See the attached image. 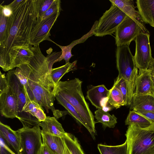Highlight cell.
<instances>
[{
	"label": "cell",
	"mask_w": 154,
	"mask_h": 154,
	"mask_svg": "<svg viewBox=\"0 0 154 154\" xmlns=\"http://www.w3.org/2000/svg\"><path fill=\"white\" fill-rule=\"evenodd\" d=\"M17 94L9 86L0 94V112L5 117L11 119L17 118Z\"/></svg>",
	"instance_id": "11"
},
{
	"label": "cell",
	"mask_w": 154,
	"mask_h": 154,
	"mask_svg": "<svg viewBox=\"0 0 154 154\" xmlns=\"http://www.w3.org/2000/svg\"><path fill=\"white\" fill-rule=\"evenodd\" d=\"M6 77L8 85L16 92L17 96V118L21 122L23 118V109L26 102L23 87L15 74L14 70L8 71Z\"/></svg>",
	"instance_id": "12"
},
{
	"label": "cell",
	"mask_w": 154,
	"mask_h": 154,
	"mask_svg": "<svg viewBox=\"0 0 154 154\" xmlns=\"http://www.w3.org/2000/svg\"><path fill=\"white\" fill-rule=\"evenodd\" d=\"M136 3L144 22L154 27V0H137Z\"/></svg>",
	"instance_id": "20"
},
{
	"label": "cell",
	"mask_w": 154,
	"mask_h": 154,
	"mask_svg": "<svg viewBox=\"0 0 154 154\" xmlns=\"http://www.w3.org/2000/svg\"><path fill=\"white\" fill-rule=\"evenodd\" d=\"M23 0H15L8 5L11 9L14 8L17 6Z\"/></svg>",
	"instance_id": "37"
},
{
	"label": "cell",
	"mask_w": 154,
	"mask_h": 154,
	"mask_svg": "<svg viewBox=\"0 0 154 154\" xmlns=\"http://www.w3.org/2000/svg\"><path fill=\"white\" fill-rule=\"evenodd\" d=\"M39 126L24 128L17 130L20 138V154H38L42 145L41 130Z\"/></svg>",
	"instance_id": "7"
},
{
	"label": "cell",
	"mask_w": 154,
	"mask_h": 154,
	"mask_svg": "<svg viewBox=\"0 0 154 154\" xmlns=\"http://www.w3.org/2000/svg\"><path fill=\"white\" fill-rule=\"evenodd\" d=\"M108 103L110 106L116 109L125 106L123 96L121 91L114 85L109 90Z\"/></svg>",
	"instance_id": "26"
},
{
	"label": "cell",
	"mask_w": 154,
	"mask_h": 154,
	"mask_svg": "<svg viewBox=\"0 0 154 154\" xmlns=\"http://www.w3.org/2000/svg\"><path fill=\"white\" fill-rule=\"evenodd\" d=\"M154 95V84L149 69L139 70L136 80L135 95Z\"/></svg>",
	"instance_id": "14"
},
{
	"label": "cell",
	"mask_w": 154,
	"mask_h": 154,
	"mask_svg": "<svg viewBox=\"0 0 154 154\" xmlns=\"http://www.w3.org/2000/svg\"><path fill=\"white\" fill-rule=\"evenodd\" d=\"M29 47L33 56L14 70L23 87L26 101H34L44 107L47 113L51 110L55 117H60L65 112L54 108L56 86L52 79L47 59L42 53L39 45Z\"/></svg>",
	"instance_id": "1"
},
{
	"label": "cell",
	"mask_w": 154,
	"mask_h": 154,
	"mask_svg": "<svg viewBox=\"0 0 154 154\" xmlns=\"http://www.w3.org/2000/svg\"><path fill=\"white\" fill-rule=\"evenodd\" d=\"M38 8V0H23L12 9L13 17L9 37L0 47V66L4 71L12 70L20 49L29 48L30 36L36 23Z\"/></svg>",
	"instance_id": "2"
},
{
	"label": "cell",
	"mask_w": 154,
	"mask_h": 154,
	"mask_svg": "<svg viewBox=\"0 0 154 154\" xmlns=\"http://www.w3.org/2000/svg\"><path fill=\"white\" fill-rule=\"evenodd\" d=\"M97 148L100 154H128L126 140L123 143L117 146L99 144Z\"/></svg>",
	"instance_id": "27"
},
{
	"label": "cell",
	"mask_w": 154,
	"mask_h": 154,
	"mask_svg": "<svg viewBox=\"0 0 154 154\" xmlns=\"http://www.w3.org/2000/svg\"><path fill=\"white\" fill-rule=\"evenodd\" d=\"M13 17V13L11 16L7 17L0 12V47L8 39Z\"/></svg>",
	"instance_id": "22"
},
{
	"label": "cell",
	"mask_w": 154,
	"mask_h": 154,
	"mask_svg": "<svg viewBox=\"0 0 154 154\" xmlns=\"http://www.w3.org/2000/svg\"><path fill=\"white\" fill-rule=\"evenodd\" d=\"M148 69L154 72V58H152L149 65Z\"/></svg>",
	"instance_id": "38"
},
{
	"label": "cell",
	"mask_w": 154,
	"mask_h": 154,
	"mask_svg": "<svg viewBox=\"0 0 154 154\" xmlns=\"http://www.w3.org/2000/svg\"><path fill=\"white\" fill-rule=\"evenodd\" d=\"M0 134L1 138L11 147L17 154H21L20 138L18 130L14 131L9 126L0 122Z\"/></svg>",
	"instance_id": "16"
},
{
	"label": "cell",
	"mask_w": 154,
	"mask_h": 154,
	"mask_svg": "<svg viewBox=\"0 0 154 154\" xmlns=\"http://www.w3.org/2000/svg\"><path fill=\"white\" fill-rule=\"evenodd\" d=\"M77 60L54 68H52L51 75L54 82L56 85L60 81L61 78L66 73L76 69Z\"/></svg>",
	"instance_id": "24"
},
{
	"label": "cell",
	"mask_w": 154,
	"mask_h": 154,
	"mask_svg": "<svg viewBox=\"0 0 154 154\" xmlns=\"http://www.w3.org/2000/svg\"><path fill=\"white\" fill-rule=\"evenodd\" d=\"M135 112L146 118L152 125H154V112H146L140 111Z\"/></svg>",
	"instance_id": "35"
},
{
	"label": "cell",
	"mask_w": 154,
	"mask_h": 154,
	"mask_svg": "<svg viewBox=\"0 0 154 154\" xmlns=\"http://www.w3.org/2000/svg\"><path fill=\"white\" fill-rule=\"evenodd\" d=\"M61 10L56 11L48 17L36 23L32 29L29 38V45H39L45 40L55 42L49 38L50 30L56 21Z\"/></svg>",
	"instance_id": "10"
},
{
	"label": "cell",
	"mask_w": 154,
	"mask_h": 154,
	"mask_svg": "<svg viewBox=\"0 0 154 154\" xmlns=\"http://www.w3.org/2000/svg\"><path fill=\"white\" fill-rule=\"evenodd\" d=\"M60 10H61V1L60 0H55L53 4L45 12L40 21L47 18L56 11Z\"/></svg>",
	"instance_id": "32"
},
{
	"label": "cell",
	"mask_w": 154,
	"mask_h": 154,
	"mask_svg": "<svg viewBox=\"0 0 154 154\" xmlns=\"http://www.w3.org/2000/svg\"><path fill=\"white\" fill-rule=\"evenodd\" d=\"M98 23V21H95L91 30L87 33L83 35L80 38L73 41L68 45L61 46L55 43V44L61 48L62 51L61 55L54 61V63L57 62H60L63 59L65 61L66 64L69 63L70 59L73 56L71 54V50L72 48L78 44L84 42L89 38L93 35H94Z\"/></svg>",
	"instance_id": "17"
},
{
	"label": "cell",
	"mask_w": 154,
	"mask_h": 154,
	"mask_svg": "<svg viewBox=\"0 0 154 154\" xmlns=\"http://www.w3.org/2000/svg\"><path fill=\"white\" fill-rule=\"evenodd\" d=\"M94 117L98 122L103 125L104 129L106 127L113 128L117 124V118L114 115H111L108 112L98 109L94 112Z\"/></svg>",
	"instance_id": "23"
},
{
	"label": "cell",
	"mask_w": 154,
	"mask_h": 154,
	"mask_svg": "<svg viewBox=\"0 0 154 154\" xmlns=\"http://www.w3.org/2000/svg\"><path fill=\"white\" fill-rule=\"evenodd\" d=\"M142 32H143L140 26L127 16L115 32L116 45L117 47L129 45Z\"/></svg>",
	"instance_id": "9"
},
{
	"label": "cell",
	"mask_w": 154,
	"mask_h": 154,
	"mask_svg": "<svg viewBox=\"0 0 154 154\" xmlns=\"http://www.w3.org/2000/svg\"><path fill=\"white\" fill-rule=\"evenodd\" d=\"M135 124L142 128L148 127L152 125L147 119L134 110L129 111L125 121V125Z\"/></svg>",
	"instance_id": "25"
},
{
	"label": "cell",
	"mask_w": 154,
	"mask_h": 154,
	"mask_svg": "<svg viewBox=\"0 0 154 154\" xmlns=\"http://www.w3.org/2000/svg\"><path fill=\"white\" fill-rule=\"evenodd\" d=\"M33 55L34 54L29 47V48L20 49L14 60L12 68V70L18 65L29 61Z\"/></svg>",
	"instance_id": "29"
},
{
	"label": "cell",
	"mask_w": 154,
	"mask_h": 154,
	"mask_svg": "<svg viewBox=\"0 0 154 154\" xmlns=\"http://www.w3.org/2000/svg\"><path fill=\"white\" fill-rule=\"evenodd\" d=\"M125 135L128 154H154V125L145 128L129 125Z\"/></svg>",
	"instance_id": "5"
},
{
	"label": "cell",
	"mask_w": 154,
	"mask_h": 154,
	"mask_svg": "<svg viewBox=\"0 0 154 154\" xmlns=\"http://www.w3.org/2000/svg\"><path fill=\"white\" fill-rule=\"evenodd\" d=\"M42 143L47 145L57 154H66V148L63 137L52 135L41 130Z\"/></svg>",
	"instance_id": "21"
},
{
	"label": "cell",
	"mask_w": 154,
	"mask_h": 154,
	"mask_svg": "<svg viewBox=\"0 0 154 154\" xmlns=\"http://www.w3.org/2000/svg\"><path fill=\"white\" fill-rule=\"evenodd\" d=\"M149 33L141 32L136 38L135 53L134 56L139 70L148 69L152 59L149 42Z\"/></svg>",
	"instance_id": "8"
},
{
	"label": "cell",
	"mask_w": 154,
	"mask_h": 154,
	"mask_svg": "<svg viewBox=\"0 0 154 154\" xmlns=\"http://www.w3.org/2000/svg\"><path fill=\"white\" fill-rule=\"evenodd\" d=\"M82 82L77 78L69 81H60L56 85V93L60 94L75 109L86 124L87 129L95 140L96 132L94 116L85 99L82 90Z\"/></svg>",
	"instance_id": "3"
},
{
	"label": "cell",
	"mask_w": 154,
	"mask_h": 154,
	"mask_svg": "<svg viewBox=\"0 0 154 154\" xmlns=\"http://www.w3.org/2000/svg\"><path fill=\"white\" fill-rule=\"evenodd\" d=\"M150 74L154 84V72L150 71Z\"/></svg>",
	"instance_id": "39"
},
{
	"label": "cell",
	"mask_w": 154,
	"mask_h": 154,
	"mask_svg": "<svg viewBox=\"0 0 154 154\" xmlns=\"http://www.w3.org/2000/svg\"><path fill=\"white\" fill-rule=\"evenodd\" d=\"M114 85L121 91L125 106L128 105V89L126 82L122 77L118 75L114 81Z\"/></svg>",
	"instance_id": "30"
},
{
	"label": "cell",
	"mask_w": 154,
	"mask_h": 154,
	"mask_svg": "<svg viewBox=\"0 0 154 154\" xmlns=\"http://www.w3.org/2000/svg\"><path fill=\"white\" fill-rule=\"evenodd\" d=\"M116 66L118 76L126 82L128 89V105H130L135 94V82L139 70L135 64L129 45L117 47L116 52Z\"/></svg>",
	"instance_id": "4"
},
{
	"label": "cell",
	"mask_w": 154,
	"mask_h": 154,
	"mask_svg": "<svg viewBox=\"0 0 154 154\" xmlns=\"http://www.w3.org/2000/svg\"><path fill=\"white\" fill-rule=\"evenodd\" d=\"M127 15L113 4L106 10L98 21L95 33L102 37L115 32L118 27Z\"/></svg>",
	"instance_id": "6"
},
{
	"label": "cell",
	"mask_w": 154,
	"mask_h": 154,
	"mask_svg": "<svg viewBox=\"0 0 154 154\" xmlns=\"http://www.w3.org/2000/svg\"><path fill=\"white\" fill-rule=\"evenodd\" d=\"M55 0H39V8L37 21H40L45 12L53 4Z\"/></svg>",
	"instance_id": "31"
},
{
	"label": "cell",
	"mask_w": 154,
	"mask_h": 154,
	"mask_svg": "<svg viewBox=\"0 0 154 154\" xmlns=\"http://www.w3.org/2000/svg\"><path fill=\"white\" fill-rule=\"evenodd\" d=\"M38 125L42 128V131L52 135L63 137L67 133L55 117L47 116Z\"/></svg>",
	"instance_id": "19"
},
{
	"label": "cell",
	"mask_w": 154,
	"mask_h": 154,
	"mask_svg": "<svg viewBox=\"0 0 154 154\" xmlns=\"http://www.w3.org/2000/svg\"><path fill=\"white\" fill-rule=\"evenodd\" d=\"M55 98L58 103L63 106L79 123L83 125L87 129L88 127L86 124L72 105L58 94H56Z\"/></svg>",
	"instance_id": "28"
},
{
	"label": "cell",
	"mask_w": 154,
	"mask_h": 154,
	"mask_svg": "<svg viewBox=\"0 0 154 154\" xmlns=\"http://www.w3.org/2000/svg\"><path fill=\"white\" fill-rule=\"evenodd\" d=\"M109 1L136 22L142 28L144 32L149 33L145 27L144 23L139 11L135 10L133 0H109Z\"/></svg>",
	"instance_id": "15"
},
{
	"label": "cell",
	"mask_w": 154,
	"mask_h": 154,
	"mask_svg": "<svg viewBox=\"0 0 154 154\" xmlns=\"http://www.w3.org/2000/svg\"><path fill=\"white\" fill-rule=\"evenodd\" d=\"M38 154H57L47 145L43 143Z\"/></svg>",
	"instance_id": "36"
},
{
	"label": "cell",
	"mask_w": 154,
	"mask_h": 154,
	"mask_svg": "<svg viewBox=\"0 0 154 154\" xmlns=\"http://www.w3.org/2000/svg\"><path fill=\"white\" fill-rule=\"evenodd\" d=\"M61 54V51L54 52L49 54L46 57L49 63V69L51 72L54 61L60 56Z\"/></svg>",
	"instance_id": "33"
},
{
	"label": "cell",
	"mask_w": 154,
	"mask_h": 154,
	"mask_svg": "<svg viewBox=\"0 0 154 154\" xmlns=\"http://www.w3.org/2000/svg\"><path fill=\"white\" fill-rule=\"evenodd\" d=\"M109 92V90L104 85L93 86L87 91L86 97L96 108L102 109L109 105L108 103Z\"/></svg>",
	"instance_id": "13"
},
{
	"label": "cell",
	"mask_w": 154,
	"mask_h": 154,
	"mask_svg": "<svg viewBox=\"0 0 154 154\" xmlns=\"http://www.w3.org/2000/svg\"><path fill=\"white\" fill-rule=\"evenodd\" d=\"M6 75L5 74L0 72V94L2 93L8 87Z\"/></svg>",
	"instance_id": "34"
},
{
	"label": "cell",
	"mask_w": 154,
	"mask_h": 154,
	"mask_svg": "<svg viewBox=\"0 0 154 154\" xmlns=\"http://www.w3.org/2000/svg\"><path fill=\"white\" fill-rule=\"evenodd\" d=\"M130 106L135 111L154 112V95H135Z\"/></svg>",
	"instance_id": "18"
}]
</instances>
